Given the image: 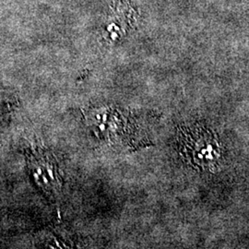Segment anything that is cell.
I'll return each mask as SVG.
<instances>
[{
    "label": "cell",
    "instance_id": "cell-1",
    "mask_svg": "<svg viewBox=\"0 0 249 249\" xmlns=\"http://www.w3.org/2000/svg\"><path fill=\"white\" fill-rule=\"evenodd\" d=\"M179 144L182 155L192 166L212 171L219 165L221 145L213 134L204 127L196 125L183 128Z\"/></svg>",
    "mask_w": 249,
    "mask_h": 249
},
{
    "label": "cell",
    "instance_id": "cell-2",
    "mask_svg": "<svg viewBox=\"0 0 249 249\" xmlns=\"http://www.w3.org/2000/svg\"><path fill=\"white\" fill-rule=\"evenodd\" d=\"M30 168L36 183L46 192H56L62 186V176L56 159L49 151L33 152L29 158Z\"/></svg>",
    "mask_w": 249,
    "mask_h": 249
}]
</instances>
